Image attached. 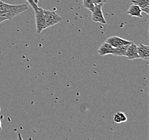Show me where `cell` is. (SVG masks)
<instances>
[{
  "label": "cell",
  "mask_w": 149,
  "mask_h": 140,
  "mask_svg": "<svg viewBox=\"0 0 149 140\" xmlns=\"http://www.w3.org/2000/svg\"><path fill=\"white\" fill-rule=\"evenodd\" d=\"M2 11L0 12V24L7 20H12L14 17L29 10V6L26 4L18 5H11L3 2Z\"/></svg>",
  "instance_id": "1"
},
{
  "label": "cell",
  "mask_w": 149,
  "mask_h": 140,
  "mask_svg": "<svg viewBox=\"0 0 149 140\" xmlns=\"http://www.w3.org/2000/svg\"><path fill=\"white\" fill-rule=\"evenodd\" d=\"M42 8H38L34 10L35 20L37 32L38 34H40L45 29H47V25L46 23V19L45 16L44 12Z\"/></svg>",
  "instance_id": "2"
},
{
  "label": "cell",
  "mask_w": 149,
  "mask_h": 140,
  "mask_svg": "<svg viewBox=\"0 0 149 140\" xmlns=\"http://www.w3.org/2000/svg\"><path fill=\"white\" fill-rule=\"evenodd\" d=\"M44 12L47 28L58 24L62 21V18L55 11L44 10Z\"/></svg>",
  "instance_id": "3"
},
{
  "label": "cell",
  "mask_w": 149,
  "mask_h": 140,
  "mask_svg": "<svg viewBox=\"0 0 149 140\" xmlns=\"http://www.w3.org/2000/svg\"><path fill=\"white\" fill-rule=\"evenodd\" d=\"M102 4L95 5V8L93 11L92 12V21L97 23H100L101 24H105L107 22L104 16V14L102 11Z\"/></svg>",
  "instance_id": "4"
},
{
  "label": "cell",
  "mask_w": 149,
  "mask_h": 140,
  "mask_svg": "<svg viewBox=\"0 0 149 140\" xmlns=\"http://www.w3.org/2000/svg\"><path fill=\"white\" fill-rule=\"evenodd\" d=\"M105 42L108 43L113 48H117L122 45L130 44L132 43V42L126 40L123 38L120 37L119 36H116L109 37L106 40Z\"/></svg>",
  "instance_id": "5"
},
{
  "label": "cell",
  "mask_w": 149,
  "mask_h": 140,
  "mask_svg": "<svg viewBox=\"0 0 149 140\" xmlns=\"http://www.w3.org/2000/svg\"><path fill=\"white\" fill-rule=\"evenodd\" d=\"M125 57L128 59H139V56L137 53V45L133 42L129 44Z\"/></svg>",
  "instance_id": "6"
},
{
  "label": "cell",
  "mask_w": 149,
  "mask_h": 140,
  "mask_svg": "<svg viewBox=\"0 0 149 140\" xmlns=\"http://www.w3.org/2000/svg\"><path fill=\"white\" fill-rule=\"evenodd\" d=\"M137 53L141 58L145 61L149 59V46L148 45L141 44L137 46Z\"/></svg>",
  "instance_id": "7"
},
{
  "label": "cell",
  "mask_w": 149,
  "mask_h": 140,
  "mask_svg": "<svg viewBox=\"0 0 149 140\" xmlns=\"http://www.w3.org/2000/svg\"><path fill=\"white\" fill-rule=\"evenodd\" d=\"M114 48L107 42L102 44L98 50V53L100 56H104L109 54H112Z\"/></svg>",
  "instance_id": "8"
},
{
  "label": "cell",
  "mask_w": 149,
  "mask_h": 140,
  "mask_svg": "<svg viewBox=\"0 0 149 140\" xmlns=\"http://www.w3.org/2000/svg\"><path fill=\"white\" fill-rule=\"evenodd\" d=\"M131 1L132 4L138 6L142 11L145 12L148 15L149 14V0H131Z\"/></svg>",
  "instance_id": "9"
},
{
  "label": "cell",
  "mask_w": 149,
  "mask_h": 140,
  "mask_svg": "<svg viewBox=\"0 0 149 140\" xmlns=\"http://www.w3.org/2000/svg\"><path fill=\"white\" fill-rule=\"evenodd\" d=\"M127 14L134 17L142 18V11L141 8L138 6L133 4L130 7H129V9L127 11Z\"/></svg>",
  "instance_id": "10"
},
{
  "label": "cell",
  "mask_w": 149,
  "mask_h": 140,
  "mask_svg": "<svg viewBox=\"0 0 149 140\" xmlns=\"http://www.w3.org/2000/svg\"><path fill=\"white\" fill-rule=\"evenodd\" d=\"M129 45V44L125 45L120 46L117 47V48H114V50L112 52V55L115 56H120V57L124 56V57H125L126 52H127Z\"/></svg>",
  "instance_id": "11"
},
{
  "label": "cell",
  "mask_w": 149,
  "mask_h": 140,
  "mask_svg": "<svg viewBox=\"0 0 149 140\" xmlns=\"http://www.w3.org/2000/svg\"><path fill=\"white\" fill-rule=\"evenodd\" d=\"M113 120L115 123L120 124L127 122L128 120V118L123 112H118L114 114Z\"/></svg>",
  "instance_id": "12"
},
{
  "label": "cell",
  "mask_w": 149,
  "mask_h": 140,
  "mask_svg": "<svg viewBox=\"0 0 149 140\" xmlns=\"http://www.w3.org/2000/svg\"><path fill=\"white\" fill-rule=\"evenodd\" d=\"M83 4L84 7L91 12L93 11L95 5L92 0H83Z\"/></svg>",
  "instance_id": "13"
},
{
  "label": "cell",
  "mask_w": 149,
  "mask_h": 140,
  "mask_svg": "<svg viewBox=\"0 0 149 140\" xmlns=\"http://www.w3.org/2000/svg\"><path fill=\"white\" fill-rule=\"evenodd\" d=\"M26 1H27V2L30 5L31 7L32 8V9H33V11L37 9V8H39V7L38 6L37 4L34 3L33 0H26Z\"/></svg>",
  "instance_id": "14"
},
{
  "label": "cell",
  "mask_w": 149,
  "mask_h": 140,
  "mask_svg": "<svg viewBox=\"0 0 149 140\" xmlns=\"http://www.w3.org/2000/svg\"><path fill=\"white\" fill-rule=\"evenodd\" d=\"M92 1L95 5L102 4V6H104L107 2V0H92Z\"/></svg>",
  "instance_id": "15"
},
{
  "label": "cell",
  "mask_w": 149,
  "mask_h": 140,
  "mask_svg": "<svg viewBox=\"0 0 149 140\" xmlns=\"http://www.w3.org/2000/svg\"><path fill=\"white\" fill-rule=\"evenodd\" d=\"M33 1L34 2V3L36 4H38V2H39V0H33Z\"/></svg>",
  "instance_id": "16"
},
{
  "label": "cell",
  "mask_w": 149,
  "mask_h": 140,
  "mask_svg": "<svg viewBox=\"0 0 149 140\" xmlns=\"http://www.w3.org/2000/svg\"><path fill=\"white\" fill-rule=\"evenodd\" d=\"M2 2H3V1H2L1 0H0V12H1V4H2Z\"/></svg>",
  "instance_id": "17"
},
{
  "label": "cell",
  "mask_w": 149,
  "mask_h": 140,
  "mask_svg": "<svg viewBox=\"0 0 149 140\" xmlns=\"http://www.w3.org/2000/svg\"><path fill=\"white\" fill-rule=\"evenodd\" d=\"M2 130V126H1V121L0 120V131Z\"/></svg>",
  "instance_id": "18"
},
{
  "label": "cell",
  "mask_w": 149,
  "mask_h": 140,
  "mask_svg": "<svg viewBox=\"0 0 149 140\" xmlns=\"http://www.w3.org/2000/svg\"><path fill=\"white\" fill-rule=\"evenodd\" d=\"M0 112H1V108H0Z\"/></svg>",
  "instance_id": "19"
}]
</instances>
